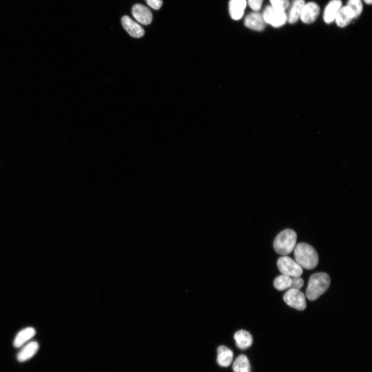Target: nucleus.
Returning a JSON list of instances; mask_svg holds the SVG:
<instances>
[{
  "instance_id": "23",
  "label": "nucleus",
  "mask_w": 372,
  "mask_h": 372,
  "mask_svg": "<svg viewBox=\"0 0 372 372\" xmlns=\"http://www.w3.org/2000/svg\"><path fill=\"white\" fill-rule=\"evenodd\" d=\"M304 284V281L301 277H292L291 284L289 288L300 290L303 287Z\"/></svg>"
},
{
  "instance_id": "26",
  "label": "nucleus",
  "mask_w": 372,
  "mask_h": 372,
  "mask_svg": "<svg viewBox=\"0 0 372 372\" xmlns=\"http://www.w3.org/2000/svg\"><path fill=\"white\" fill-rule=\"evenodd\" d=\"M363 1L365 4L369 5H370L372 3V0H363Z\"/></svg>"
},
{
  "instance_id": "19",
  "label": "nucleus",
  "mask_w": 372,
  "mask_h": 372,
  "mask_svg": "<svg viewBox=\"0 0 372 372\" xmlns=\"http://www.w3.org/2000/svg\"><path fill=\"white\" fill-rule=\"evenodd\" d=\"M234 372H251L250 363L248 358L244 355H240L233 364Z\"/></svg>"
},
{
  "instance_id": "11",
  "label": "nucleus",
  "mask_w": 372,
  "mask_h": 372,
  "mask_svg": "<svg viewBox=\"0 0 372 372\" xmlns=\"http://www.w3.org/2000/svg\"><path fill=\"white\" fill-rule=\"evenodd\" d=\"M246 6V0H230L229 13L231 18L234 20H240L244 15Z\"/></svg>"
},
{
  "instance_id": "17",
  "label": "nucleus",
  "mask_w": 372,
  "mask_h": 372,
  "mask_svg": "<svg viewBox=\"0 0 372 372\" xmlns=\"http://www.w3.org/2000/svg\"><path fill=\"white\" fill-rule=\"evenodd\" d=\"M305 4V0H294L293 1L287 16V21L289 24H293L298 21Z\"/></svg>"
},
{
  "instance_id": "15",
  "label": "nucleus",
  "mask_w": 372,
  "mask_h": 372,
  "mask_svg": "<svg viewBox=\"0 0 372 372\" xmlns=\"http://www.w3.org/2000/svg\"><path fill=\"white\" fill-rule=\"evenodd\" d=\"M36 334V331L33 327H27L21 330L17 335L14 341V346L18 348L24 345L32 339Z\"/></svg>"
},
{
  "instance_id": "18",
  "label": "nucleus",
  "mask_w": 372,
  "mask_h": 372,
  "mask_svg": "<svg viewBox=\"0 0 372 372\" xmlns=\"http://www.w3.org/2000/svg\"><path fill=\"white\" fill-rule=\"evenodd\" d=\"M217 362L223 367H228L231 364L233 358V352L230 348L220 346L217 349Z\"/></svg>"
},
{
  "instance_id": "1",
  "label": "nucleus",
  "mask_w": 372,
  "mask_h": 372,
  "mask_svg": "<svg viewBox=\"0 0 372 372\" xmlns=\"http://www.w3.org/2000/svg\"><path fill=\"white\" fill-rule=\"evenodd\" d=\"M295 261L302 268L307 270L315 268L319 263V256L316 250L306 243H300L294 249Z\"/></svg>"
},
{
  "instance_id": "9",
  "label": "nucleus",
  "mask_w": 372,
  "mask_h": 372,
  "mask_svg": "<svg viewBox=\"0 0 372 372\" xmlns=\"http://www.w3.org/2000/svg\"><path fill=\"white\" fill-rule=\"evenodd\" d=\"M262 14L254 12L248 14L245 18V26L253 30L263 31L266 26Z\"/></svg>"
},
{
  "instance_id": "25",
  "label": "nucleus",
  "mask_w": 372,
  "mask_h": 372,
  "mask_svg": "<svg viewBox=\"0 0 372 372\" xmlns=\"http://www.w3.org/2000/svg\"><path fill=\"white\" fill-rule=\"evenodd\" d=\"M147 5L152 9L158 10L163 6V0H146Z\"/></svg>"
},
{
  "instance_id": "21",
  "label": "nucleus",
  "mask_w": 372,
  "mask_h": 372,
  "mask_svg": "<svg viewBox=\"0 0 372 372\" xmlns=\"http://www.w3.org/2000/svg\"><path fill=\"white\" fill-rule=\"evenodd\" d=\"M354 14V18H357L361 14L363 5L361 0H348L347 5Z\"/></svg>"
},
{
  "instance_id": "14",
  "label": "nucleus",
  "mask_w": 372,
  "mask_h": 372,
  "mask_svg": "<svg viewBox=\"0 0 372 372\" xmlns=\"http://www.w3.org/2000/svg\"><path fill=\"white\" fill-rule=\"evenodd\" d=\"M237 346L241 349L250 347L253 343V338L250 333L244 330L237 331L234 336Z\"/></svg>"
},
{
  "instance_id": "7",
  "label": "nucleus",
  "mask_w": 372,
  "mask_h": 372,
  "mask_svg": "<svg viewBox=\"0 0 372 372\" xmlns=\"http://www.w3.org/2000/svg\"><path fill=\"white\" fill-rule=\"evenodd\" d=\"M320 13V8L315 3H309L305 4L301 15L302 21L306 24L314 23Z\"/></svg>"
},
{
  "instance_id": "13",
  "label": "nucleus",
  "mask_w": 372,
  "mask_h": 372,
  "mask_svg": "<svg viewBox=\"0 0 372 372\" xmlns=\"http://www.w3.org/2000/svg\"><path fill=\"white\" fill-rule=\"evenodd\" d=\"M354 14L348 6L341 8L338 12L335 20L337 25L340 28H344L348 26L352 19H354Z\"/></svg>"
},
{
  "instance_id": "16",
  "label": "nucleus",
  "mask_w": 372,
  "mask_h": 372,
  "mask_svg": "<svg viewBox=\"0 0 372 372\" xmlns=\"http://www.w3.org/2000/svg\"><path fill=\"white\" fill-rule=\"evenodd\" d=\"M38 349L39 345L37 342L33 341L29 343L19 352L18 360L19 362H24L31 359L36 354Z\"/></svg>"
},
{
  "instance_id": "22",
  "label": "nucleus",
  "mask_w": 372,
  "mask_h": 372,
  "mask_svg": "<svg viewBox=\"0 0 372 372\" xmlns=\"http://www.w3.org/2000/svg\"><path fill=\"white\" fill-rule=\"evenodd\" d=\"M271 7L277 11L285 12L289 7V0H270Z\"/></svg>"
},
{
  "instance_id": "24",
  "label": "nucleus",
  "mask_w": 372,
  "mask_h": 372,
  "mask_svg": "<svg viewBox=\"0 0 372 372\" xmlns=\"http://www.w3.org/2000/svg\"><path fill=\"white\" fill-rule=\"evenodd\" d=\"M264 0H248L249 7L254 12L259 11L262 6Z\"/></svg>"
},
{
  "instance_id": "5",
  "label": "nucleus",
  "mask_w": 372,
  "mask_h": 372,
  "mask_svg": "<svg viewBox=\"0 0 372 372\" xmlns=\"http://www.w3.org/2000/svg\"><path fill=\"white\" fill-rule=\"evenodd\" d=\"M262 15L265 23L275 28L283 26L287 21V16L285 12L277 11L270 6L265 9Z\"/></svg>"
},
{
  "instance_id": "8",
  "label": "nucleus",
  "mask_w": 372,
  "mask_h": 372,
  "mask_svg": "<svg viewBox=\"0 0 372 372\" xmlns=\"http://www.w3.org/2000/svg\"><path fill=\"white\" fill-rule=\"evenodd\" d=\"M132 13L136 20L143 25H150L153 21L151 11L142 5H135L132 8Z\"/></svg>"
},
{
  "instance_id": "27",
  "label": "nucleus",
  "mask_w": 372,
  "mask_h": 372,
  "mask_svg": "<svg viewBox=\"0 0 372 372\" xmlns=\"http://www.w3.org/2000/svg\"></svg>"
},
{
  "instance_id": "20",
  "label": "nucleus",
  "mask_w": 372,
  "mask_h": 372,
  "mask_svg": "<svg viewBox=\"0 0 372 372\" xmlns=\"http://www.w3.org/2000/svg\"><path fill=\"white\" fill-rule=\"evenodd\" d=\"M291 284V277L282 275L277 277L273 282V285L279 290L289 288Z\"/></svg>"
},
{
  "instance_id": "4",
  "label": "nucleus",
  "mask_w": 372,
  "mask_h": 372,
  "mask_svg": "<svg viewBox=\"0 0 372 372\" xmlns=\"http://www.w3.org/2000/svg\"><path fill=\"white\" fill-rule=\"evenodd\" d=\"M277 266L280 271L290 277H299L303 275V268L289 257L284 256L280 258L277 262Z\"/></svg>"
},
{
  "instance_id": "10",
  "label": "nucleus",
  "mask_w": 372,
  "mask_h": 372,
  "mask_svg": "<svg viewBox=\"0 0 372 372\" xmlns=\"http://www.w3.org/2000/svg\"><path fill=\"white\" fill-rule=\"evenodd\" d=\"M122 24L124 29L133 37L140 38L145 34L144 29L127 16L122 17Z\"/></svg>"
},
{
  "instance_id": "3",
  "label": "nucleus",
  "mask_w": 372,
  "mask_h": 372,
  "mask_svg": "<svg viewBox=\"0 0 372 372\" xmlns=\"http://www.w3.org/2000/svg\"><path fill=\"white\" fill-rule=\"evenodd\" d=\"M297 239V234L294 231L288 229L284 230L278 235L274 241V249L281 255H288L294 250Z\"/></svg>"
},
{
  "instance_id": "12",
  "label": "nucleus",
  "mask_w": 372,
  "mask_h": 372,
  "mask_svg": "<svg viewBox=\"0 0 372 372\" xmlns=\"http://www.w3.org/2000/svg\"><path fill=\"white\" fill-rule=\"evenodd\" d=\"M341 6V0H331L328 4L324 14V19L326 24H330L335 20L336 16Z\"/></svg>"
},
{
  "instance_id": "2",
  "label": "nucleus",
  "mask_w": 372,
  "mask_h": 372,
  "mask_svg": "<svg viewBox=\"0 0 372 372\" xmlns=\"http://www.w3.org/2000/svg\"><path fill=\"white\" fill-rule=\"evenodd\" d=\"M330 282V278L326 273L313 274L310 278L306 289L307 298L311 301L318 300L327 290Z\"/></svg>"
},
{
  "instance_id": "6",
  "label": "nucleus",
  "mask_w": 372,
  "mask_h": 372,
  "mask_svg": "<svg viewBox=\"0 0 372 372\" xmlns=\"http://www.w3.org/2000/svg\"><path fill=\"white\" fill-rule=\"evenodd\" d=\"M283 300L289 307L300 311L307 308L306 296L300 290L289 289L284 294Z\"/></svg>"
}]
</instances>
